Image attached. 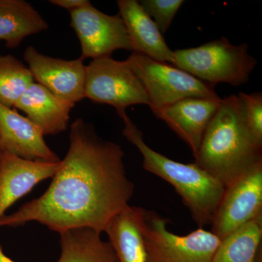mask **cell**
I'll list each match as a JSON object with an SVG mask.
<instances>
[{
  "instance_id": "obj_4",
  "label": "cell",
  "mask_w": 262,
  "mask_h": 262,
  "mask_svg": "<svg viewBox=\"0 0 262 262\" xmlns=\"http://www.w3.org/2000/svg\"><path fill=\"white\" fill-rule=\"evenodd\" d=\"M257 64L248 52V44L235 46L222 37L199 47L173 51L172 65L206 83L239 86L249 80Z\"/></svg>"
},
{
  "instance_id": "obj_12",
  "label": "cell",
  "mask_w": 262,
  "mask_h": 262,
  "mask_svg": "<svg viewBox=\"0 0 262 262\" xmlns=\"http://www.w3.org/2000/svg\"><path fill=\"white\" fill-rule=\"evenodd\" d=\"M0 151L33 161L58 163L61 160L46 144L39 127L14 108L1 103Z\"/></svg>"
},
{
  "instance_id": "obj_2",
  "label": "cell",
  "mask_w": 262,
  "mask_h": 262,
  "mask_svg": "<svg viewBox=\"0 0 262 262\" xmlns=\"http://www.w3.org/2000/svg\"><path fill=\"white\" fill-rule=\"evenodd\" d=\"M261 151L245 125L237 96L230 95L207 127L194 163L226 188L262 161Z\"/></svg>"
},
{
  "instance_id": "obj_15",
  "label": "cell",
  "mask_w": 262,
  "mask_h": 262,
  "mask_svg": "<svg viewBox=\"0 0 262 262\" xmlns=\"http://www.w3.org/2000/svg\"><path fill=\"white\" fill-rule=\"evenodd\" d=\"M75 104L58 97L37 82H33L15 105L42 131L56 135L67 130Z\"/></svg>"
},
{
  "instance_id": "obj_23",
  "label": "cell",
  "mask_w": 262,
  "mask_h": 262,
  "mask_svg": "<svg viewBox=\"0 0 262 262\" xmlns=\"http://www.w3.org/2000/svg\"><path fill=\"white\" fill-rule=\"evenodd\" d=\"M50 3L72 12L83 8L91 3L89 0H50Z\"/></svg>"
},
{
  "instance_id": "obj_3",
  "label": "cell",
  "mask_w": 262,
  "mask_h": 262,
  "mask_svg": "<svg viewBox=\"0 0 262 262\" xmlns=\"http://www.w3.org/2000/svg\"><path fill=\"white\" fill-rule=\"evenodd\" d=\"M125 124L123 135L140 151L143 167L171 184L201 227L211 225L225 187L195 163L184 164L169 159L144 142L142 133L127 116L119 114Z\"/></svg>"
},
{
  "instance_id": "obj_20",
  "label": "cell",
  "mask_w": 262,
  "mask_h": 262,
  "mask_svg": "<svg viewBox=\"0 0 262 262\" xmlns=\"http://www.w3.org/2000/svg\"><path fill=\"white\" fill-rule=\"evenodd\" d=\"M34 82L28 67L12 55L0 56V103L14 108L25 91Z\"/></svg>"
},
{
  "instance_id": "obj_10",
  "label": "cell",
  "mask_w": 262,
  "mask_h": 262,
  "mask_svg": "<svg viewBox=\"0 0 262 262\" xmlns=\"http://www.w3.org/2000/svg\"><path fill=\"white\" fill-rule=\"evenodd\" d=\"M24 58L34 80L58 97L75 105L84 98L86 66L80 58H53L29 46L24 51Z\"/></svg>"
},
{
  "instance_id": "obj_18",
  "label": "cell",
  "mask_w": 262,
  "mask_h": 262,
  "mask_svg": "<svg viewBox=\"0 0 262 262\" xmlns=\"http://www.w3.org/2000/svg\"><path fill=\"white\" fill-rule=\"evenodd\" d=\"M60 234L61 256L58 262H119L110 241L91 228L69 229Z\"/></svg>"
},
{
  "instance_id": "obj_17",
  "label": "cell",
  "mask_w": 262,
  "mask_h": 262,
  "mask_svg": "<svg viewBox=\"0 0 262 262\" xmlns=\"http://www.w3.org/2000/svg\"><path fill=\"white\" fill-rule=\"evenodd\" d=\"M140 211V207L127 206L114 216L105 229L119 262H146Z\"/></svg>"
},
{
  "instance_id": "obj_1",
  "label": "cell",
  "mask_w": 262,
  "mask_h": 262,
  "mask_svg": "<svg viewBox=\"0 0 262 262\" xmlns=\"http://www.w3.org/2000/svg\"><path fill=\"white\" fill-rule=\"evenodd\" d=\"M121 146L100 137L78 118L71 125L70 147L46 192L0 220V227L35 222L53 232L91 228L104 232L134 195Z\"/></svg>"
},
{
  "instance_id": "obj_9",
  "label": "cell",
  "mask_w": 262,
  "mask_h": 262,
  "mask_svg": "<svg viewBox=\"0 0 262 262\" xmlns=\"http://www.w3.org/2000/svg\"><path fill=\"white\" fill-rule=\"evenodd\" d=\"M70 13L71 27L80 42L81 59L112 56L118 50L132 51L120 15L106 14L91 3Z\"/></svg>"
},
{
  "instance_id": "obj_21",
  "label": "cell",
  "mask_w": 262,
  "mask_h": 262,
  "mask_svg": "<svg viewBox=\"0 0 262 262\" xmlns=\"http://www.w3.org/2000/svg\"><path fill=\"white\" fill-rule=\"evenodd\" d=\"M243 120L254 141L262 146L261 92L237 95Z\"/></svg>"
},
{
  "instance_id": "obj_8",
  "label": "cell",
  "mask_w": 262,
  "mask_h": 262,
  "mask_svg": "<svg viewBox=\"0 0 262 262\" xmlns=\"http://www.w3.org/2000/svg\"><path fill=\"white\" fill-rule=\"evenodd\" d=\"M262 214V161L225 188L211 222V232L222 239Z\"/></svg>"
},
{
  "instance_id": "obj_5",
  "label": "cell",
  "mask_w": 262,
  "mask_h": 262,
  "mask_svg": "<svg viewBox=\"0 0 262 262\" xmlns=\"http://www.w3.org/2000/svg\"><path fill=\"white\" fill-rule=\"evenodd\" d=\"M168 220L141 208V235L146 262H212L221 239L200 227L187 235L168 230Z\"/></svg>"
},
{
  "instance_id": "obj_22",
  "label": "cell",
  "mask_w": 262,
  "mask_h": 262,
  "mask_svg": "<svg viewBox=\"0 0 262 262\" xmlns=\"http://www.w3.org/2000/svg\"><path fill=\"white\" fill-rule=\"evenodd\" d=\"M141 6L146 14L152 19L161 34L168 31L179 8L184 3L183 0H141Z\"/></svg>"
},
{
  "instance_id": "obj_14",
  "label": "cell",
  "mask_w": 262,
  "mask_h": 262,
  "mask_svg": "<svg viewBox=\"0 0 262 262\" xmlns=\"http://www.w3.org/2000/svg\"><path fill=\"white\" fill-rule=\"evenodd\" d=\"M118 14L125 24L133 53L165 63H173V51L168 47L152 19L136 0H118Z\"/></svg>"
},
{
  "instance_id": "obj_13",
  "label": "cell",
  "mask_w": 262,
  "mask_h": 262,
  "mask_svg": "<svg viewBox=\"0 0 262 262\" xmlns=\"http://www.w3.org/2000/svg\"><path fill=\"white\" fill-rule=\"evenodd\" d=\"M58 163L33 161L0 151V220L15 202L42 181L53 178Z\"/></svg>"
},
{
  "instance_id": "obj_11",
  "label": "cell",
  "mask_w": 262,
  "mask_h": 262,
  "mask_svg": "<svg viewBox=\"0 0 262 262\" xmlns=\"http://www.w3.org/2000/svg\"><path fill=\"white\" fill-rule=\"evenodd\" d=\"M222 98H184L165 107L152 111L190 148L194 156Z\"/></svg>"
},
{
  "instance_id": "obj_16",
  "label": "cell",
  "mask_w": 262,
  "mask_h": 262,
  "mask_svg": "<svg viewBox=\"0 0 262 262\" xmlns=\"http://www.w3.org/2000/svg\"><path fill=\"white\" fill-rule=\"evenodd\" d=\"M46 19L28 2L0 0V40L15 48L25 38L47 30Z\"/></svg>"
},
{
  "instance_id": "obj_7",
  "label": "cell",
  "mask_w": 262,
  "mask_h": 262,
  "mask_svg": "<svg viewBox=\"0 0 262 262\" xmlns=\"http://www.w3.org/2000/svg\"><path fill=\"white\" fill-rule=\"evenodd\" d=\"M84 97L113 106L118 115L132 105H149L144 86L127 61L112 56L94 59L86 66Z\"/></svg>"
},
{
  "instance_id": "obj_24",
  "label": "cell",
  "mask_w": 262,
  "mask_h": 262,
  "mask_svg": "<svg viewBox=\"0 0 262 262\" xmlns=\"http://www.w3.org/2000/svg\"><path fill=\"white\" fill-rule=\"evenodd\" d=\"M0 262H15L10 259L9 257H8V256L5 254L4 252H3L1 245H0Z\"/></svg>"
},
{
  "instance_id": "obj_25",
  "label": "cell",
  "mask_w": 262,
  "mask_h": 262,
  "mask_svg": "<svg viewBox=\"0 0 262 262\" xmlns=\"http://www.w3.org/2000/svg\"><path fill=\"white\" fill-rule=\"evenodd\" d=\"M257 262H262L261 258H258Z\"/></svg>"
},
{
  "instance_id": "obj_6",
  "label": "cell",
  "mask_w": 262,
  "mask_h": 262,
  "mask_svg": "<svg viewBox=\"0 0 262 262\" xmlns=\"http://www.w3.org/2000/svg\"><path fill=\"white\" fill-rule=\"evenodd\" d=\"M145 89L151 111L191 97L215 98L214 85L173 65L132 53L126 60Z\"/></svg>"
},
{
  "instance_id": "obj_19",
  "label": "cell",
  "mask_w": 262,
  "mask_h": 262,
  "mask_svg": "<svg viewBox=\"0 0 262 262\" xmlns=\"http://www.w3.org/2000/svg\"><path fill=\"white\" fill-rule=\"evenodd\" d=\"M261 239L262 214L221 239L212 262H257Z\"/></svg>"
}]
</instances>
